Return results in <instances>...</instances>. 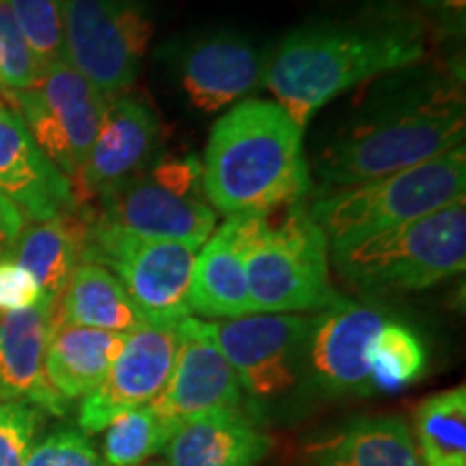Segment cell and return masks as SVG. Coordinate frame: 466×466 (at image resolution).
I'll list each match as a JSON object with an SVG mask.
<instances>
[{"label":"cell","instance_id":"cell-1","mask_svg":"<svg viewBox=\"0 0 466 466\" xmlns=\"http://www.w3.org/2000/svg\"><path fill=\"white\" fill-rule=\"evenodd\" d=\"M464 96L456 80L408 76L374 96L316 154L322 190L350 188L423 165L464 143Z\"/></svg>","mask_w":466,"mask_h":466},{"label":"cell","instance_id":"cell-2","mask_svg":"<svg viewBox=\"0 0 466 466\" xmlns=\"http://www.w3.org/2000/svg\"><path fill=\"white\" fill-rule=\"evenodd\" d=\"M428 52L423 25L395 9L296 28L268 55L264 85L302 130L352 86L415 66Z\"/></svg>","mask_w":466,"mask_h":466},{"label":"cell","instance_id":"cell-3","mask_svg":"<svg viewBox=\"0 0 466 466\" xmlns=\"http://www.w3.org/2000/svg\"><path fill=\"white\" fill-rule=\"evenodd\" d=\"M311 188L302 127L272 100H242L214 124L201 162V190L214 212L268 217Z\"/></svg>","mask_w":466,"mask_h":466},{"label":"cell","instance_id":"cell-4","mask_svg":"<svg viewBox=\"0 0 466 466\" xmlns=\"http://www.w3.org/2000/svg\"><path fill=\"white\" fill-rule=\"evenodd\" d=\"M242 253L255 313L324 311L339 305L329 272V240L305 203L288 208L279 223L268 217L225 220Z\"/></svg>","mask_w":466,"mask_h":466},{"label":"cell","instance_id":"cell-5","mask_svg":"<svg viewBox=\"0 0 466 466\" xmlns=\"http://www.w3.org/2000/svg\"><path fill=\"white\" fill-rule=\"evenodd\" d=\"M330 250L339 277L363 294L428 289L464 272L466 206L456 201L428 217Z\"/></svg>","mask_w":466,"mask_h":466},{"label":"cell","instance_id":"cell-6","mask_svg":"<svg viewBox=\"0 0 466 466\" xmlns=\"http://www.w3.org/2000/svg\"><path fill=\"white\" fill-rule=\"evenodd\" d=\"M464 145L439 158L350 188L322 190L307 212L330 247L410 223L464 201Z\"/></svg>","mask_w":466,"mask_h":466},{"label":"cell","instance_id":"cell-7","mask_svg":"<svg viewBox=\"0 0 466 466\" xmlns=\"http://www.w3.org/2000/svg\"><path fill=\"white\" fill-rule=\"evenodd\" d=\"M97 223L147 240L199 248L217 227V212L201 190V165L192 156H160L147 171L100 197Z\"/></svg>","mask_w":466,"mask_h":466},{"label":"cell","instance_id":"cell-8","mask_svg":"<svg viewBox=\"0 0 466 466\" xmlns=\"http://www.w3.org/2000/svg\"><path fill=\"white\" fill-rule=\"evenodd\" d=\"M197 247L147 240L91 218L83 261L100 264L119 279L143 322L175 326L190 318L188 289Z\"/></svg>","mask_w":466,"mask_h":466},{"label":"cell","instance_id":"cell-9","mask_svg":"<svg viewBox=\"0 0 466 466\" xmlns=\"http://www.w3.org/2000/svg\"><path fill=\"white\" fill-rule=\"evenodd\" d=\"M66 56L102 96H121L154 35L145 0H61Z\"/></svg>","mask_w":466,"mask_h":466},{"label":"cell","instance_id":"cell-10","mask_svg":"<svg viewBox=\"0 0 466 466\" xmlns=\"http://www.w3.org/2000/svg\"><path fill=\"white\" fill-rule=\"evenodd\" d=\"M311 329L313 316L296 313H255L208 322L209 335L236 371L242 391L258 408L277 404L302 389Z\"/></svg>","mask_w":466,"mask_h":466},{"label":"cell","instance_id":"cell-11","mask_svg":"<svg viewBox=\"0 0 466 466\" xmlns=\"http://www.w3.org/2000/svg\"><path fill=\"white\" fill-rule=\"evenodd\" d=\"M7 96L35 145L74 188L100 132L108 106L106 96L67 61L46 69L31 89H9Z\"/></svg>","mask_w":466,"mask_h":466},{"label":"cell","instance_id":"cell-12","mask_svg":"<svg viewBox=\"0 0 466 466\" xmlns=\"http://www.w3.org/2000/svg\"><path fill=\"white\" fill-rule=\"evenodd\" d=\"M268 55L248 35L208 31L173 46L171 67L179 89L206 115L236 106L264 85Z\"/></svg>","mask_w":466,"mask_h":466},{"label":"cell","instance_id":"cell-13","mask_svg":"<svg viewBox=\"0 0 466 466\" xmlns=\"http://www.w3.org/2000/svg\"><path fill=\"white\" fill-rule=\"evenodd\" d=\"M177 335L171 376L165 391L149 404L175 434L195 419L240 410L244 404L242 384L209 335L208 322L186 318L177 324Z\"/></svg>","mask_w":466,"mask_h":466},{"label":"cell","instance_id":"cell-14","mask_svg":"<svg viewBox=\"0 0 466 466\" xmlns=\"http://www.w3.org/2000/svg\"><path fill=\"white\" fill-rule=\"evenodd\" d=\"M389 313L382 307L343 299L313 316L305 382L329 398H370L367 354Z\"/></svg>","mask_w":466,"mask_h":466},{"label":"cell","instance_id":"cell-15","mask_svg":"<svg viewBox=\"0 0 466 466\" xmlns=\"http://www.w3.org/2000/svg\"><path fill=\"white\" fill-rule=\"evenodd\" d=\"M177 346V324L143 322L127 333L104 382L80 404V430L85 434H97L116 417L149 406L165 391Z\"/></svg>","mask_w":466,"mask_h":466},{"label":"cell","instance_id":"cell-16","mask_svg":"<svg viewBox=\"0 0 466 466\" xmlns=\"http://www.w3.org/2000/svg\"><path fill=\"white\" fill-rule=\"evenodd\" d=\"M160 138V119L147 102L126 93L115 96L74 186L76 203L85 206L147 171L158 158Z\"/></svg>","mask_w":466,"mask_h":466},{"label":"cell","instance_id":"cell-17","mask_svg":"<svg viewBox=\"0 0 466 466\" xmlns=\"http://www.w3.org/2000/svg\"><path fill=\"white\" fill-rule=\"evenodd\" d=\"M56 322V300L44 296L25 311L0 313V401H17L63 417L69 404L46 378V352Z\"/></svg>","mask_w":466,"mask_h":466},{"label":"cell","instance_id":"cell-18","mask_svg":"<svg viewBox=\"0 0 466 466\" xmlns=\"http://www.w3.org/2000/svg\"><path fill=\"white\" fill-rule=\"evenodd\" d=\"M0 195L35 223L78 206L69 179L46 158L20 116L9 110L0 113Z\"/></svg>","mask_w":466,"mask_h":466},{"label":"cell","instance_id":"cell-19","mask_svg":"<svg viewBox=\"0 0 466 466\" xmlns=\"http://www.w3.org/2000/svg\"><path fill=\"white\" fill-rule=\"evenodd\" d=\"M270 450L272 439L247 412L220 410L186 423L160 466H258Z\"/></svg>","mask_w":466,"mask_h":466},{"label":"cell","instance_id":"cell-20","mask_svg":"<svg viewBox=\"0 0 466 466\" xmlns=\"http://www.w3.org/2000/svg\"><path fill=\"white\" fill-rule=\"evenodd\" d=\"M124 341L126 335L121 333L55 322L46 352V378L50 387L67 404L85 400L104 382Z\"/></svg>","mask_w":466,"mask_h":466},{"label":"cell","instance_id":"cell-21","mask_svg":"<svg viewBox=\"0 0 466 466\" xmlns=\"http://www.w3.org/2000/svg\"><path fill=\"white\" fill-rule=\"evenodd\" d=\"M91 218V209L83 212V208L76 206L48 220L25 227L9 259L26 268L37 279L44 294L58 300L76 266L83 261Z\"/></svg>","mask_w":466,"mask_h":466},{"label":"cell","instance_id":"cell-22","mask_svg":"<svg viewBox=\"0 0 466 466\" xmlns=\"http://www.w3.org/2000/svg\"><path fill=\"white\" fill-rule=\"evenodd\" d=\"M313 466H421L401 417H359L309 447Z\"/></svg>","mask_w":466,"mask_h":466},{"label":"cell","instance_id":"cell-23","mask_svg":"<svg viewBox=\"0 0 466 466\" xmlns=\"http://www.w3.org/2000/svg\"><path fill=\"white\" fill-rule=\"evenodd\" d=\"M190 313L208 319L255 316L242 253L227 227H218L195 259L188 289Z\"/></svg>","mask_w":466,"mask_h":466},{"label":"cell","instance_id":"cell-24","mask_svg":"<svg viewBox=\"0 0 466 466\" xmlns=\"http://www.w3.org/2000/svg\"><path fill=\"white\" fill-rule=\"evenodd\" d=\"M56 322L127 335L143 318L108 268L80 261L56 300Z\"/></svg>","mask_w":466,"mask_h":466},{"label":"cell","instance_id":"cell-25","mask_svg":"<svg viewBox=\"0 0 466 466\" xmlns=\"http://www.w3.org/2000/svg\"><path fill=\"white\" fill-rule=\"evenodd\" d=\"M415 447L421 466H466V389L430 395L415 410Z\"/></svg>","mask_w":466,"mask_h":466},{"label":"cell","instance_id":"cell-26","mask_svg":"<svg viewBox=\"0 0 466 466\" xmlns=\"http://www.w3.org/2000/svg\"><path fill=\"white\" fill-rule=\"evenodd\" d=\"M367 365L371 391L398 393L425 374L428 352L415 329L387 319L371 341Z\"/></svg>","mask_w":466,"mask_h":466},{"label":"cell","instance_id":"cell-27","mask_svg":"<svg viewBox=\"0 0 466 466\" xmlns=\"http://www.w3.org/2000/svg\"><path fill=\"white\" fill-rule=\"evenodd\" d=\"M175 432L149 406L116 417L104 436V464L141 466L165 451Z\"/></svg>","mask_w":466,"mask_h":466},{"label":"cell","instance_id":"cell-28","mask_svg":"<svg viewBox=\"0 0 466 466\" xmlns=\"http://www.w3.org/2000/svg\"><path fill=\"white\" fill-rule=\"evenodd\" d=\"M9 7L42 72L67 61L61 0H9Z\"/></svg>","mask_w":466,"mask_h":466},{"label":"cell","instance_id":"cell-29","mask_svg":"<svg viewBox=\"0 0 466 466\" xmlns=\"http://www.w3.org/2000/svg\"><path fill=\"white\" fill-rule=\"evenodd\" d=\"M42 76V67L17 28L9 0H0V83L11 91L31 89Z\"/></svg>","mask_w":466,"mask_h":466},{"label":"cell","instance_id":"cell-30","mask_svg":"<svg viewBox=\"0 0 466 466\" xmlns=\"http://www.w3.org/2000/svg\"><path fill=\"white\" fill-rule=\"evenodd\" d=\"M42 415L33 406L0 401V466H26Z\"/></svg>","mask_w":466,"mask_h":466},{"label":"cell","instance_id":"cell-31","mask_svg":"<svg viewBox=\"0 0 466 466\" xmlns=\"http://www.w3.org/2000/svg\"><path fill=\"white\" fill-rule=\"evenodd\" d=\"M26 466H106L85 432L72 428L56 430L35 441Z\"/></svg>","mask_w":466,"mask_h":466},{"label":"cell","instance_id":"cell-32","mask_svg":"<svg viewBox=\"0 0 466 466\" xmlns=\"http://www.w3.org/2000/svg\"><path fill=\"white\" fill-rule=\"evenodd\" d=\"M44 296L37 279L26 268L9 258L0 259V313L25 311L37 305Z\"/></svg>","mask_w":466,"mask_h":466},{"label":"cell","instance_id":"cell-33","mask_svg":"<svg viewBox=\"0 0 466 466\" xmlns=\"http://www.w3.org/2000/svg\"><path fill=\"white\" fill-rule=\"evenodd\" d=\"M26 227V217L22 209L0 195V259H7L14 250L17 238Z\"/></svg>","mask_w":466,"mask_h":466},{"label":"cell","instance_id":"cell-34","mask_svg":"<svg viewBox=\"0 0 466 466\" xmlns=\"http://www.w3.org/2000/svg\"><path fill=\"white\" fill-rule=\"evenodd\" d=\"M417 3L425 14L434 15L441 26L450 28L453 33H462L466 0H417Z\"/></svg>","mask_w":466,"mask_h":466},{"label":"cell","instance_id":"cell-35","mask_svg":"<svg viewBox=\"0 0 466 466\" xmlns=\"http://www.w3.org/2000/svg\"><path fill=\"white\" fill-rule=\"evenodd\" d=\"M147 466H160V462H156V464H147Z\"/></svg>","mask_w":466,"mask_h":466},{"label":"cell","instance_id":"cell-36","mask_svg":"<svg viewBox=\"0 0 466 466\" xmlns=\"http://www.w3.org/2000/svg\"><path fill=\"white\" fill-rule=\"evenodd\" d=\"M3 110H5V108H3V104H0V113H3Z\"/></svg>","mask_w":466,"mask_h":466}]
</instances>
